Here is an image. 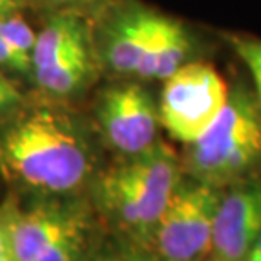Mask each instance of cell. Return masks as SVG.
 I'll list each match as a JSON object with an SVG mask.
<instances>
[{
  "instance_id": "1",
  "label": "cell",
  "mask_w": 261,
  "mask_h": 261,
  "mask_svg": "<svg viewBox=\"0 0 261 261\" xmlns=\"http://www.w3.org/2000/svg\"><path fill=\"white\" fill-rule=\"evenodd\" d=\"M0 170L25 189L71 194L92 176V144L70 114L38 107L15 116L0 130Z\"/></svg>"
},
{
  "instance_id": "2",
  "label": "cell",
  "mask_w": 261,
  "mask_h": 261,
  "mask_svg": "<svg viewBox=\"0 0 261 261\" xmlns=\"http://www.w3.org/2000/svg\"><path fill=\"white\" fill-rule=\"evenodd\" d=\"M184 166L163 141L102 171L93 184V198L102 216L133 241L149 243L176 187Z\"/></svg>"
},
{
  "instance_id": "3",
  "label": "cell",
  "mask_w": 261,
  "mask_h": 261,
  "mask_svg": "<svg viewBox=\"0 0 261 261\" xmlns=\"http://www.w3.org/2000/svg\"><path fill=\"white\" fill-rule=\"evenodd\" d=\"M184 173L217 189L246 180L261 165V106L244 88L229 92L226 107L194 143L185 144Z\"/></svg>"
},
{
  "instance_id": "4",
  "label": "cell",
  "mask_w": 261,
  "mask_h": 261,
  "mask_svg": "<svg viewBox=\"0 0 261 261\" xmlns=\"http://www.w3.org/2000/svg\"><path fill=\"white\" fill-rule=\"evenodd\" d=\"M222 189L194 178L181 180L149 243L160 261H208L214 219Z\"/></svg>"
},
{
  "instance_id": "5",
  "label": "cell",
  "mask_w": 261,
  "mask_h": 261,
  "mask_svg": "<svg viewBox=\"0 0 261 261\" xmlns=\"http://www.w3.org/2000/svg\"><path fill=\"white\" fill-rule=\"evenodd\" d=\"M7 205V226L15 261H83L85 217L75 207L48 202L20 208Z\"/></svg>"
},
{
  "instance_id": "6",
  "label": "cell",
  "mask_w": 261,
  "mask_h": 261,
  "mask_svg": "<svg viewBox=\"0 0 261 261\" xmlns=\"http://www.w3.org/2000/svg\"><path fill=\"white\" fill-rule=\"evenodd\" d=\"M229 98V88L211 65L192 61L165 80L158 116L161 127L184 144L194 143L216 121Z\"/></svg>"
},
{
  "instance_id": "7",
  "label": "cell",
  "mask_w": 261,
  "mask_h": 261,
  "mask_svg": "<svg viewBox=\"0 0 261 261\" xmlns=\"http://www.w3.org/2000/svg\"><path fill=\"white\" fill-rule=\"evenodd\" d=\"M95 116L103 139L122 156L138 154L158 141V106L141 83L107 87L98 97Z\"/></svg>"
},
{
  "instance_id": "8",
  "label": "cell",
  "mask_w": 261,
  "mask_h": 261,
  "mask_svg": "<svg viewBox=\"0 0 261 261\" xmlns=\"http://www.w3.org/2000/svg\"><path fill=\"white\" fill-rule=\"evenodd\" d=\"M171 19L141 4L126 5L114 12L102 33L100 56L106 66L119 75L136 76L143 60L156 48Z\"/></svg>"
},
{
  "instance_id": "9",
  "label": "cell",
  "mask_w": 261,
  "mask_h": 261,
  "mask_svg": "<svg viewBox=\"0 0 261 261\" xmlns=\"http://www.w3.org/2000/svg\"><path fill=\"white\" fill-rule=\"evenodd\" d=\"M259 234L261 178L229 185L219 198L208 261H246Z\"/></svg>"
},
{
  "instance_id": "10",
  "label": "cell",
  "mask_w": 261,
  "mask_h": 261,
  "mask_svg": "<svg viewBox=\"0 0 261 261\" xmlns=\"http://www.w3.org/2000/svg\"><path fill=\"white\" fill-rule=\"evenodd\" d=\"M195 51L194 34L178 19H173L156 48L141 63L136 76L143 80H168L180 68L192 63Z\"/></svg>"
},
{
  "instance_id": "11",
  "label": "cell",
  "mask_w": 261,
  "mask_h": 261,
  "mask_svg": "<svg viewBox=\"0 0 261 261\" xmlns=\"http://www.w3.org/2000/svg\"><path fill=\"white\" fill-rule=\"evenodd\" d=\"M92 43L87 24L76 14H58L46 24L36 38L33 53V71L56 63L71 51Z\"/></svg>"
},
{
  "instance_id": "12",
  "label": "cell",
  "mask_w": 261,
  "mask_h": 261,
  "mask_svg": "<svg viewBox=\"0 0 261 261\" xmlns=\"http://www.w3.org/2000/svg\"><path fill=\"white\" fill-rule=\"evenodd\" d=\"M95 71V49L93 43L71 51L56 63L34 70L36 83L41 90L53 97L75 95L88 85Z\"/></svg>"
},
{
  "instance_id": "13",
  "label": "cell",
  "mask_w": 261,
  "mask_h": 261,
  "mask_svg": "<svg viewBox=\"0 0 261 261\" xmlns=\"http://www.w3.org/2000/svg\"><path fill=\"white\" fill-rule=\"evenodd\" d=\"M0 36L7 41L19 58L33 68V53L36 46V38L29 24L17 12H12L0 19Z\"/></svg>"
},
{
  "instance_id": "14",
  "label": "cell",
  "mask_w": 261,
  "mask_h": 261,
  "mask_svg": "<svg viewBox=\"0 0 261 261\" xmlns=\"http://www.w3.org/2000/svg\"><path fill=\"white\" fill-rule=\"evenodd\" d=\"M90 261H154V259L143 248L136 246L134 241L133 244L116 241L102 246L90 258Z\"/></svg>"
},
{
  "instance_id": "15",
  "label": "cell",
  "mask_w": 261,
  "mask_h": 261,
  "mask_svg": "<svg viewBox=\"0 0 261 261\" xmlns=\"http://www.w3.org/2000/svg\"><path fill=\"white\" fill-rule=\"evenodd\" d=\"M238 55L251 71V76L256 87L258 102L261 106V41L259 39H234Z\"/></svg>"
},
{
  "instance_id": "16",
  "label": "cell",
  "mask_w": 261,
  "mask_h": 261,
  "mask_svg": "<svg viewBox=\"0 0 261 261\" xmlns=\"http://www.w3.org/2000/svg\"><path fill=\"white\" fill-rule=\"evenodd\" d=\"M0 66H5V68H9V70L17 71V73H28L33 70L25 61L19 58V55L10 48V44L2 36H0Z\"/></svg>"
},
{
  "instance_id": "17",
  "label": "cell",
  "mask_w": 261,
  "mask_h": 261,
  "mask_svg": "<svg viewBox=\"0 0 261 261\" xmlns=\"http://www.w3.org/2000/svg\"><path fill=\"white\" fill-rule=\"evenodd\" d=\"M0 261H15L7 226V205L0 207Z\"/></svg>"
},
{
  "instance_id": "18",
  "label": "cell",
  "mask_w": 261,
  "mask_h": 261,
  "mask_svg": "<svg viewBox=\"0 0 261 261\" xmlns=\"http://www.w3.org/2000/svg\"><path fill=\"white\" fill-rule=\"evenodd\" d=\"M20 102V93L7 78L0 75V114L9 112Z\"/></svg>"
},
{
  "instance_id": "19",
  "label": "cell",
  "mask_w": 261,
  "mask_h": 261,
  "mask_svg": "<svg viewBox=\"0 0 261 261\" xmlns=\"http://www.w3.org/2000/svg\"><path fill=\"white\" fill-rule=\"evenodd\" d=\"M53 5H58V7H82V5H90V4H97L100 0H48Z\"/></svg>"
},
{
  "instance_id": "20",
  "label": "cell",
  "mask_w": 261,
  "mask_h": 261,
  "mask_svg": "<svg viewBox=\"0 0 261 261\" xmlns=\"http://www.w3.org/2000/svg\"><path fill=\"white\" fill-rule=\"evenodd\" d=\"M17 5H19V0H0V19L15 12Z\"/></svg>"
},
{
  "instance_id": "21",
  "label": "cell",
  "mask_w": 261,
  "mask_h": 261,
  "mask_svg": "<svg viewBox=\"0 0 261 261\" xmlns=\"http://www.w3.org/2000/svg\"><path fill=\"white\" fill-rule=\"evenodd\" d=\"M246 261H261V234H259V238L256 239V241H254L251 249H249Z\"/></svg>"
}]
</instances>
